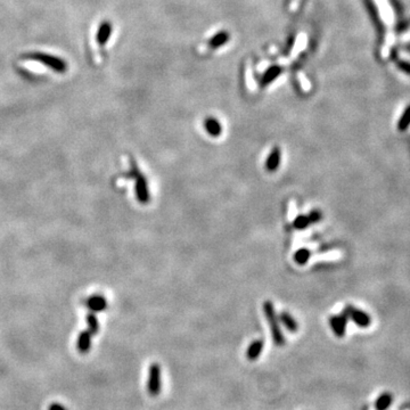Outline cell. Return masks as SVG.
Wrapping results in <instances>:
<instances>
[{
  "mask_svg": "<svg viewBox=\"0 0 410 410\" xmlns=\"http://www.w3.org/2000/svg\"><path fill=\"white\" fill-rule=\"evenodd\" d=\"M23 58L40 62L43 65L47 66V68L52 69L53 71H56V72L58 73H63L68 70V64H66L65 61H63L61 60V58H58L56 56L49 55V54L30 53V54H25Z\"/></svg>",
  "mask_w": 410,
  "mask_h": 410,
  "instance_id": "obj_2",
  "label": "cell"
},
{
  "mask_svg": "<svg viewBox=\"0 0 410 410\" xmlns=\"http://www.w3.org/2000/svg\"><path fill=\"white\" fill-rule=\"evenodd\" d=\"M344 310L348 313L349 319L352 320L355 325L359 326V327L366 328L371 324L370 316L368 315L367 312L361 311L360 309L354 308L352 305H346Z\"/></svg>",
  "mask_w": 410,
  "mask_h": 410,
  "instance_id": "obj_4",
  "label": "cell"
},
{
  "mask_svg": "<svg viewBox=\"0 0 410 410\" xmlns=\"http://www.w3.org/2000/svg\"><path fill=\"white\" fill-rule=\"evenodd\" d=\"M112 35V24L110 22H103L99 25V29L97 31V43L103 46L107 43V40L110 39V37Z\"/></svg>",
  "mask_w": 410,
  "mask_h": 410,
  "instance_id": "obj_9",
  "label": "cell"
},
{
  "mask_svg": "<svg viewBox=\"0 0 410 410\" xmlns=\"http://www.w3.org/2000/svg\"><path fill=\"white\" fill-rule=\"evenodd\" d=\"M349 321V316L345 310H343L341 315L332 316L329 318V325L332 328L333 333L335 334L337 337L342 338L345 335L346 332V325Z\"/></svg>",
  "mask_w": 410,
  "mask_h": 410,
  "instance_id": "obj_5",
  "label": "cell"
},
{
  "mask_svg": "<svg viewBox=\"0 0 410 410\" xmlns=\"http://www.w3.org/2000/svg\"><path fill=\"white\" fill-rule=\"evenodd\" d=\"M161 366L157 362H153L148 368L147 392L150 396H157L161 393Z\"/></svg>",
  "mask_w": 410,
  "mask_h": 410,
  "instance_id": "obj_3",
  "label": "cell"
},
{
  "mask_svg": "<svg viewBox=\"0 0 410 410\" xmlns=\"http://www.w3.org/2000/svg\"><path fill=\"white\" fill-rule=\"evenodd\" d=\"M278 319H279L280 323L285 326V328L288 330V332H291V333L298 332L299 324L296 323V320L288 312H282V313H280V315L278 316Z\"/></svg>",
  "mask_w": 410,
  "mask_h": 410,
  "instance_id": "obj_11",
  "label": "cell"
},
{
  "mask_svg": "<svg viewBox=\"0 0 410 410\" xmlns=\"http://www.w3.org/2000/svg\"><path fill=\"white\" fill-rule=\"evenodd\" d=\"M87 323L89 325V329H90V333L91 334H96L98 332L99 329V326H98V321L96 319V317L93 315H89L87 317Z\"/></svg>",
  "mask_w": 410,
  "mask_h": 410,
  "instance_id": "obj_19",
  "label": "cell"
},
{
  "mask_svg": "<svg viewBox=\"0 0 410 410\" xmlns=\"http://www.w3.org/2000/svg\"><path fill=\"white\" fill-rule=\"evenodd\" d=\"M263 345H265V343H263L262 340H254L252 343H251L248 350H246V352H245L248 360L250 361L258 360L263 350Z\"/></svg>",
  "mask_w": 410,
  "mask_h": 410,
  "instance_id": "obj_7",
  "label": "cell"
},
{
  "mask_svg": "<svg viewBox=\"0 0 410 410\" xmlns=\"http://www.w3.org/2000/svg\"><path fill=\"white\" fill-rule=\"evenodd\" d=\"M280 163V149L278 147H275L271 150L269 156L267 158L266 168L268 171H276L278 169Z\"/></svg>",
  "mask_w": 410,
  "mask_h": 410,
  "instance_id": "obj_12",
  "label": "cell"
},
{
  "mask_svg": "<svg viewBox=\"0 0 410 410\" xmlns=\"http://www.w3.org/2000/svg\"><path fill=\"white\" fill-rule=\"evenodd\" d=\"M308 218H309V221H310V225H313V224L319 223V221L321 220V218H323V215H321V212L319 210H312L308 215Z\"/></svg>",
  "mask_w": 410,
  "mask_h": 410,
  "instance_id": "obj_20",
  "label": "cell"
},
{
  "mask_svg": "<svg viewBox=\"0 0 410 410\" xmlns=\"http://www.w3.org/2000/svg\"><path fill=\"white\" fill-rule=\"evenodd\" d=\"M229 39V36L227 33L225 32H220L216 35L215 37L212 38L211 41H210V45L212 46L213 48H217V47H220V46H223L225 43H227V40Z\"/></svg>",
  "mask_w": 410,
  "mask_h": 410,
  "instance_id": "obj_17",
  "label": "cell"
},
{
  "mask_svg": "<svg viewBox=\"0 0 410 410\" xmlns=\"http://www.w3.org/2000/svg\"><path fill=\"white\" fill-rule=\"evenodd\" d=\"M393 402V395L388 392H384L375 401L376 410H387Z\"/></svg>",
  "mask_w": 410,
  "mask_h": 410,
  "instance_id": "obj_13",
  "label": "cell"
},
{
  "mask_svg": "<svg viewBox=\"0 0 410 410\" xmlns=\"http://www.w3.org/2000/svg\"><path fill=\"white\" fill-rule=\"evenodd\" d=\"M136 193L137 197L139 199L140 203H147L149 200V191L147 186V180L143 177V175H138L137 178V185H136Z\"/></svg>",
  "mask_w": 410,
  "mask_h": 410,
  "instance_id": "obj_6",
  "label": "cell"
},
{
  "mask_svg": "<svg viewBox=\"0 0 410 410\" xmlns=\"http://www.w3.org/2000/svg\"><path fill=\"white\" fill-rule=\"evenodd\" d=\"M409 125H410V105L405 108L402 115H401L398 122V129L400 131H405Z\"/></svg>",
  "mask_w": 410,
  "mask_h": 410,
  "instance_id": "obj_15",
  "label": "cell"
},
{
  "mask_svg": "<svg viewBox=\"0 0 410 410\" xmlns=\"http://www.w3.org/2000/svg\"><path fill=\"white\" fill-rule=\"evenodd\" d=\"M309 226H310V221H309L308 216H299L296 217V219L293 223V227L296 230H304L307 229Z\"/></svg>",
  "mask_w": 410,
  "mask_h": 410,
  "instance_id": "obj_16",
  "label": "cell"
},
{
  "mask_svg": "<svg viewBox=\"0 0 410 410\" xmlns=\"http://www.w3.org/2000/svg\"><path fill=\"white\" fill-rule=\"evenodd\" d=\"M263 312H265L267 321L268 324H269L274 343L277 346L285 345V337H284V334L282 332V329H280L278 316L277 313H276L274 304L271 303L270 301H267V302L263 303Z\"/></svg>",
  "mask_w": 410,
  "mask_h": 410,
  "instance_id": "obj_1",
  "label": "cell"
},
{
  "mask_svg": "<svg viewBox=\"0 0 410 410\" xmlns=\"http://www.w3.org/2000/svg\"><path fill=\"white\" fill-rule=\"evenodd\" d=\"M280 74V69L275 66V68H271L270 70L267 71V73L265 74V77L262 79V85H268L271 81H274L276 78Z\"/></svg>",
  "mask_w": 410,
  "mask_h": 410,
  "instance_id": "obj_18",
  "label": "cell"
},
{
  "mask_svg": "<svg viewBox=\"0 0 410 410\" xmlns=\"http://www.w3.org/2000/svg\"><path fill=\"white\" fill-rule=\"evenodd\" d=\"M311 257V252L308 249H301L294 255V260L300 266H303L308 262Z\"/></svg>",
  "mask_w": 410,
  "mask_h": 410,
  "instance_id": "obj_14",
  "label": "cell"
},
{
  "mask_svg": "<svg viewBox=\"0 0 410 410\" xmlns=\"http://www.w3.org/2000/svg\"><path fill=\"white\" fill-rule=\"evenodd\" d=\"M78 350L80 353H88L91 349V333L90 332H82L78 338Z\"/></svg>",
  "mask_w": 410,
  "mask_h": 410,
  "instance_id": "obj_10",
  "label": "cell"
},
{
  "mask_svg": "<svg viewBox=\"0 0 410 410\" xmlns=\"http://www.w3.org/2000/svg\"><path fill=\"white\" fill-rule=\"evenodd\" d=\"M48 410H68V408L65 407V405H63L62 403H57V402H54L49 405Z\"/></svg>",
  "mask_w": 410,
  "mask_h": 410,
  "instance_id": "obj_21",
  "label": "cell"
},
{
  "mask_svg": "<svg viewBox=\"0 0 410 410\" xmlns=\"http://www.w3.org/2000/svg\"><path fill=\"white\" fill-rule=\"evenodd\" d=\"M204 128L209 135L212 137H218L223 132V125H221L220 121H218L216 118H208L204 122Z\"/></svg>",
  "mask_w": 410,
  "mask_h": 410,
  "instance_id": "obj_8",
  "label": "cell"
},
{
  "mask_svg": "<svg viewBox=\"0 0 410 410\" xmlns=\"http://www.w3.org/2000/svg\"><path fill=\"white\" fill-rule=\"evenodd\" d=\"M400 68L402 69L403 71H405V72H407V74H410V64H407V65L401 64V65H400Z\"/></svg>",
  "mask_w": 410,
  "mask_h": 410,
  "instance_id": "obj_22",
  "label": "cell"
}]
</instances>
